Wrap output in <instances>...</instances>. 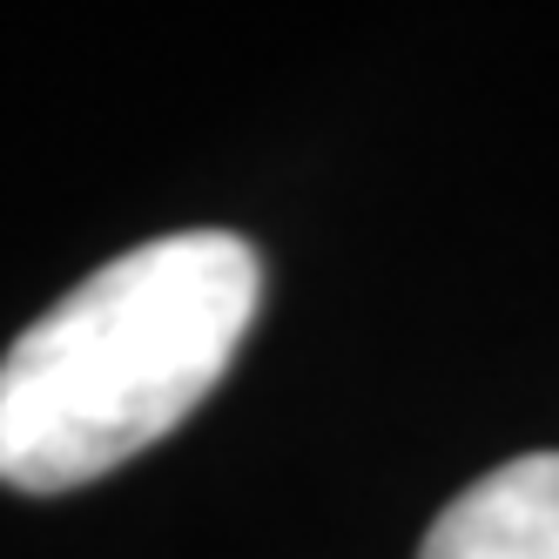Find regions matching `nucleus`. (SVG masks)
<instances>
[{"instance_id": "1", "label": "nucleus", "mask_w": 559, "mask_h": 559, "mask_svg": "<svg viewBox=\"0 0 559 559\" xmlns=\"http://www.w3.org/2000/svg\"><path fill=\"white\" fill-rule=\"evenodd\" d=\"M263 263L229 229H182L74 284L0 357V486L74 492L169 438L236 365Z\"/></svg>"}, {"instance_id": "2", "label": "nucleus", "mask_w": 559, "mask_h": 559, "mask_svg": "<svg viewBox=\"0 0 559 559\" xmlns=\"http://www.w3.org/2000/svg\"><path fill=\"white\" fill-rule=\"evenodd\" d=\"M418 559H559V452H526L465 486Z\"/></svg>"}]
</instances>
